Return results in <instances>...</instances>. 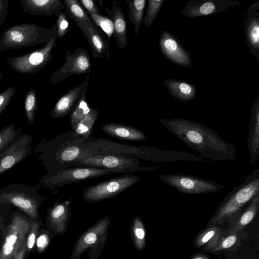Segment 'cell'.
Returning <instances> with one entry per match:
<instances>
[{"label": "cell", "instance_id": "obj_30", "mask_svg": "<svg viewBox=\"0 0 259 259\" xmlns=\"http://www.w3.org/2000/svg\"><path fill=\"white\" fill-rule=\"evenodd\" d=\"M99 110L91 107L89 113L71 131L75 137L88 138L92 133L94 125L99 117Z\"/></svg>", "mask_w": 259, "mask_h": 259}, {"label": "cell", "instance_id": "obj_19", "mask_svg": "<svg viewBox=\"0 0 259 259\" xmlns=\"http://www.w3.org/2000/svg\"><path fill=\"white\" fill-rule=\"evenodd\" d=\"M105 11L113 24V37L118 47L122 50L125 49L128 44L127 36V25L125 16L117 1H113L112 9L105 8Z\"/></svg>", "mask_w": 259, "mask_h": 259}, {"label": "cell", "instance_id": "obj_28", "mask_svg": "<svg viewBox=\"0 0 259 259\" xmlns=\"http://www.w3.org/2000/svg\"><path fill=\"white\" fill-rule=\"evenodd\" d=\"M196 236L193 241L195 248H203L208 251L219 239L228 234L227 230L215 226H207Z\"/></svg>", "mask_w": 259, "mask_h": 259}, {"label": "cell", "instance_id": "obj_27", "mask_svg": "<svg viewBox=\"0 0 259 259\" xmlns=\"http://www.w3.org/2000/svg\"><path fill=\"white\" fill-rule=\"evenodd\" d=\"M67 14L83 33L94 24L91 18L77 0H63Z\"/></svg>", "mask_w": 259, "mask_h": 259}, {"label": "cell", "instance_id": "obj_13", "mask_svg": "<svg viewBox=\"0 0 259 259\" xmlns=\"http://www.w3.org/2000/svg\"><path fill=\"white\" fill-rule=\"evenodd\" d=\"M240 3L231 0H191L186 4L182 13L189 18L201 17L226 12L230 7Z\"/></svg>", "mask_w": 259, "mask_h": 259}, {"label": "cell", "instance_id": "obj_2", "mask_svg": "<svg viewBox=\"0 0 259 259\" xmlns=\"http://www.w3.org/2000/svg\"><path fill=\"white\" fill-rule=\"evenodd\" d=\"M259 195V168L233 188L221 202L207 226L224 223L235 218Z\"/></svg>", "mask_w": 259, "mask_h": 259}, {"label": "cell", "instance_id": "obj_43", "mask_svg": "<svg viewBox=\"0 0 259 259\" xmlns=\"http://www.w3.org/2000/svg\"><path fill=\"white\" fill-rule=\"evenodd\" d=\"M9 0H0V26L5 22L8 16Z\"/></svg>", "mask_w": 259, "mask_h": 259}, {"label": "cell", "instance_id": "obj_7", "mask_svg": "<svg viewBox=\"0 0 259 259\" xmlns=\"http://www.w3.org/2000/svg\"><path fill=\"white\" fill-rule=\"evenodd\" d=\"M57 33L42 48L25 55L9 57L8 64L15 72L23 74L37 73L50 62L54 55L52 53L56 46Z\"/></svg>", "mask_w": 259, "mask_h": 259}, {"label": "cell", "instance_id": "obj_5", "mask_svg": "<svg viewBox=\"0 0 259 259\" xmlns=\"http://www.w3.org/2000/svg\"><path fill=\"white\" fill-rule=\"evenodd\" d=\"M110 224L107 214L86 230L75 243L70 259H80L87 250L88 259H98L107 242Z\"/></svg>", "mask_w": 259, "mask_h": 259}, {"label": "cell", "instance_id": "obj_12", "mask_svg": "<svg viewBox=\"0 0 259 259\" xmlns=\"http://www.w3.org/2000/svg\"><path fill=\"white\" fill-rule=\"evenodd\" d=\"M88 166L103 169H124L140 167V161L135 157L121 155H84L72 167Z\"/></svg>", "mask_w": 259, "mask_h": 259}, {"label": "cell", "instance_id": "obj_45", "mask_svg": "<svg viewBox=\"0 0 259 259\" xmlns=\"http://www.w3.org/2000/svg\"><path fill=\"white\" fill-rule=\"evenodd\" d=\"M259 9V1H257L255 3L250 5L249 8L247 10L245 16L252 14Z\"/></svg>", "mask_w": 259, "mask_h": 259}, {"label": "cell", "instance_id": "obj_6", "mask_svg": "<svg viewBox=\"0 0 259 259\" xmlns=\"http://www.w3.org/2000/svg\"><path fill=\"white\" fill-rule=\"evenodd\" d=\"M158 167L142 166L124 169H103L92 167H72L57 171L47 179L48 185L51 188L61 187L81 181L110 174L131 173L142 171H154Z\"/></svg>", "mask_w": 259, "mask_h": 259}, {"label": "cell", "instance_id": "obj_40", "mask_svg": "<svg viewBox=\"0 0 259 259\" xmlns=\"http://www.w3.org/2000/svg\"><path fill=\"white\" fill-rule=\"evenodd\" d=\"M38 230V224L36 222L31 223L28 235L26 240L27 251H29L33 248L36 242Z\"/></svg>", "mask_w": 259, "mask_h": 259}, {"label": "cell", "instance_id": "obj_11", "mask_svg": "<svg viewBox=\"0 0 259 259\" xmlns=\"http://www.w3.org/2000/svg\"><path fill=\"white\" fill-rule=\"evenodd\" d=\"M65 62L52 73L50 81L55 85L71 75L89 73L92 62L90 55L84 48H77L72 53L68 50L64 55Z\"/></svg>", "mask_w": 259, "mask_h": 259}, {"label": "cell", "instance_id": "obj_4", "mask_svg": "<svg viewBox=\"0 0 259 259\" xmlns=\"http://www.w3.org/2000/svg\"><path fill=\"white\" fill-rule=\"evenodd\" d=\"M70 131L58 135L51 143L47 153V164L51 175L72 167L83 153V142Z\"/></svg>", "mask_w": 259, "mask_h": 259}, {"label": "cell", "instance_id": "obj_15", "mask_svg": "<svg viewBox=\"0 0 259 259\" xmlns=\"http://www.w3.org/2000/svg\"><path fill=\"white\" fill-rule=\"evenodd\" d=\"M89 76L81 83L70 89L62 95L54 105L51 115L54 118H62L71 114L77 105L85 91L88 90Z\"/></svg>", "mask_w": 259, "mask_h": 259}, {"label": "cell", "instance_id": "obj_38", "mask_svg": "<svg viewBox=\"0 0 259 259\" xmlns=\"http://www.w3.org/2000/svg\"><path fill=\"white\" fill-rule=\"evenodd\" d=\"M57 25V38H63L66 34L68 27L69 22L66 14L61 11L55 23Z\"/></svg>", "mask_w": 259, "mask_h": 259}, {"label": "cell", "instance_id": "obj_36", "mask_svg": "<svg viewBox=\"0 0 259 259\" xmlns=\"http://www.w3.org/2000/svg\"><path fill=\"white\" fill-rule=\"evenodd\" d=\"M17 133L13 125H7L0 131V153L16 141L19 136Z\"/></svg>", "mask_w": 259, "mask_h": 259}, {"label": "cell", "instance_id": "obj_29", "mask_svg": "<svg viewBox=\"0 0 259 259\" xmlns=\"http://www.w3.org/2000/svg\"><path fill=\"white\" fill-rule=\"evenodd\" d=\"M248 235V233L243 230L227 234L221 237L208 252L215 253L223 251H235L247 238Z\"/></svg>", "mask_w": 259, "mask_h": 259}, {"label": "cell", "instance_id": "obj_14", "mask_svg": "<svg viewBox=\"0 0 259 259\" xmlns=\"http://www.w3.org/2000/svg\"><path fill=\"white\" fill-rule=\"evenodd\" d=\"M159 46L161 53L171 62L184 67H188L191 65L190 53L172 33L162 31L159 39Z\"/></svg>", "mask_w": 259, "mask_h": 259}, {"label": "cell", "instance_id": "obj_10", "mask_svg": "<svg viewBox=\"0 0 259 259\" xmlns=\"http://www.w3.org/2000/svg\"><path fill=\"white\" fill-rule=\"evenodd\" d=\"M31 223L22 215H14L0 249V259H13L20 250L28 233Z\"/></svg>", "mask_w": 259, "mask_h": 259}, {"label": "cell", "instance_id": "obj_25", "mask_svg": "<svg viewBox=\"0 0 259 259\" xmlns=\"http://www.w3.org/2000/svg\"><path fill=\"white\" fill-rule=\"evenodd\" d=\"M4 201L10 203L27 214L32 219L37 218L38 204L36 200L26 194L18 192H3Z\"/></svg>", "mask_w": 259, "mask_h": 259}, {"label": "cell", "instance_id": "obj_42", "mask_svg": "<svg viewBox=\"0 0 259 259\" xmlns=\"http://www.w3.org/2000/svg\"><path fill=\"white\" fill-rule=\"evenodd\" d=\"M50 242V237L47 233H43L37 238L36 247L39 252H42L48 246Z\"/></svg>", "mask_w": 259, "mask_h": 259}, {"label": "cell", "instance_id": "obj_18", "mask_svg": "<svg viewBox=\"0 0 259 259\" xmlns=\"http://www.w3.org/2000/svg\"><path fill=\"white\" fill-rule=\"evenodd\" d=\"M23 11L35 16L57 17L64 5L61 0H20Z\"/></svg>", "mask_w": 259, "mask_h": 259}, {"label": "cell", "instance_id": "obj_41", "mask_svg": "<svg viewBox=\"0 0 259 259\" xmlns=\"http://www.w3.org/2000/svg\"><path fill=\"white\" fill-rule=\"evenodd\" d=\"M79 2L87 10L89 14H93L103 16L95 1L92 0H80Z\"/></svg>", "mask_w": 259, "mask_h": 259}, {"label": "cell", "instance_id": "obj_39", "mask_svg": "<svg viewBox=\"0 0 259 259\" xmlns=\"http://www.w3.org/2000/svg\"><path fill=\"white\" fill-rule=\"evenodd\" d=\"M16 88L10 87L0 93V114L8 106L14 95Z\"/></svg>", "mask_w": 259, "mask_h": 259}, {"label": "cell", "instance_id": "obj_8", "mask_svg": "<svg viewBox=\"0 0 259 259\" xmlns=\"http://www.w3.org/2000/svg\"><path fill=\"white\" fill-rule=\"evenodd\" d=\"M138 177L127 174L102 182L85 188L83 199L88 202H98L116 197L136 184Z\"/></svg>", "mask_w": 259, "mask_h": 259}, {"label": "cell", "instance_id": "obj_23", "mask_svg": "<svg viewBox=\"0 0 259 259\" xmlns=\"http://www.w3.org/2000/svg\"><path fill=\"white\" fill-rule=\"evenodd\" d=\"M259 208V195L254 197L235 218L229 221L228 234L244 230L256 218Z\"/></svg>", "mask_w": 259, "mask_h": 259}, {"label": "cell", "instance_id": "obj_32", "mask_svg": "<svg viewBox=\"0 0 259 259\" xmlns=\"http://www.w3.org/2000/svg\"><path fill=\"white\" fill-rule=\"evenodd\" d=\"M130 231L135 247L139 251L143 250L146 245V232L144 224L140 217L136 216L133 219Z\"/></svg>", "mask_w": 259, "mask_h": 259}, {"label": "cell", "instance_id": "obj_3", "mask_svg": "<svg viewBox=\"0 0 259 259\" xmlns=\"http://www.w3.org/2000/svg\"><path fill=\"white\" fill-rule=\"evenodd\" d=\"M57 33L56 23L50 28L34 23L15 24L2 33L0 37V52L45 45Z\"/></svg>", "mask_w": 259, "mask_h": 259}, {"label": "cell", "instance_id": "obj_21", "mask_svg": "<svg viewBox=\"0 0 259 259\" xmlns=\"http://www.w3.org/2000/svg\"><path fill=\"white\" fill-rule=\"evenodd\" d=\"M101 129L109 136L121 140L143 142L148 140L147 136L141 131L120 123H105L101 126Z\"/></svg>", "mask_w": 259, "mask_h": 259}, {"label": "cell", "instance_id": "obj_16", "mask_svg": "<svg viewBox=\"0 0 259 259\" xmlns=\"http://www.w3.org/2000/svg\"><path fill=\"white\" fill-rule=\"evenodd\" d=\"M29 135H23L0 153V175L21 161L30 151Z\"/></svg>", "mask_w": 259, "mask_h": 259}, {"label": "cell", "instance_id": "obj_37", "mask_svg": "<svg viewBox=\"0 0 259 259\" xmlns=\"http://www.w3.org/2000/svg\"><path fill=\"white\" fill-rule=\"evenodd\" d=\"M89 15L90 18L95 23V25L99 28H101L106 33L108 37V45L109 46L110 39L114 32L113 24L112 21L104 16L93 14Z\"/></svg>", "mask_w": 259, "mask_h": 259}, {"label": "cell", "instance_id": "obj_34", "mask_svg": "<svg viewBox=\"0 0 259 259\" xmlns=\"http://www.w3.org/2000/svg\"><path fill=\"white\" fill-rule=\"evenodd\" d=\"M37 98L35 91L29 89L26 93L24 100V109L28 121L32 124L37 108Z\"/></svg>", "mask_w": 259, "mask_h": 259}, {"label": "cell", "instance_id": "obj_17", "mask_svg": "<svg viewBox=\"0 0 259 259\" xmlns=\"http://www.w3.org/2000/svg\"><path fill=\"white\" fill-rule=\"evenodd\" d=\"M72 200L57 202L50 209L48 223L55 234L63 235L66 232L71 220Z\"/></svg>", "mask_w": 259, "mask_h": 259}, {"label": "cell", "instance_id": "obj_24", "mask_svg": "<svg viewBox=\"0 0 259 259\" xmlns=\"http://www.w3.org/2000/svg\"><path fill=\"white\" fill-rule=\"evenodd\" d=\"M83 34L90 47L93 58L106 56L110 58L107 40L98 27L94 23L93 26Z\"/></svg>", "mask_w": 259, "mask_h": 259}, {"label": "cell", "instance_id": "obj_44", "mask_svg": "<svg viewBox=\"0 0 259 259\" xmlns=\"http://www.w3.org/2000/svg\"><path fill=\"white\" fill-rule=\"evenodd\" d=\"M27 251L26 240L22 247L13 259H24Z\"/></svg>", "mask_w": 259, "mask_h": 259}, {"label": "cell", "instance_id": "obj_9", "mask_svg": "<svg viewBox=\"0 0 259 259\" xmlns=\"http://www.w3.org/2000/svg\"><path fill=\"white\" fill-rule=\"evenodd\" d=\"M161 181L186 194L215 193L224 186L218 183L186 174H167L158 177Z\"/></svg>", "mask_w": 259, "mask_h": 259}, {"label": "cell", "instance_id": "obj_20", "mask_svg": "<svg viewBox=\"0 0 259 259\" xmlns=\"http://www.w3.org/2000/svg\"><path fill=\"white\" fill-rule=\"evenodd\" d=\"M247 146L250 154V162L253 165L259 156V94L253 104L249 122Z\"/></svg>", "mask_w": 259, "mask_h": 259}, {"label": "cell", "instance_id": "obj_46", "mask_svg": "<svg viewBox=\"0 0 259 259\" xmlns=\"http://www.w3.org/2000/svg\"><path fill=\"white\" fill-rule=\"evenodd\" d=\"M189 259H211L208 255L204 253H197L193 255Z\"/></svg>", "mask_w": 259, "mask_h": 259}, {"label": "cell", "instance_id": "obj_26", "mask_svg": "<svg viewBox=\"0 0 259 259\" xmlns=\"http://www.w3.org/2000/svg\"><path fill=\"white\" fill-rule=\"evenodd\" d=\"M164 84L175 99L182 102L192 100L197 93L193 84L183 80L166 79Z\"/></svg>", "mask_w": 259, "mask_h": 259}, {"label": "cell", "instance_id": "obj_1", "mask_svg": "<svg viewBox=\"0 0 259 259\" xmlns=\"http://www.w3.org/2000/svg\"><path fill=\"white\" fill-rule=\"evenodd\" d=\"M171 134L190 148L200 153V157L214 161L235 160L237 158L234 145L221 138L212 130L202 124L180 118L160 119Z\"/></svg>", "mask_w": 259, "mask_h": 259}, {"label": "cell", "instance_id": "obj_35", "mask_svg": "<svg viewBox=\"0 0 259 259\" xmlns=\"http://www.w3.org/2000/svg\"><path fill=\"white\" fill-rule=\"evenodd\" d=\"M164 0H149L146 14L143 18L145 28L149 27L157 17Z\"/></svg>", "mask_w": 259, "mask_h": 259}, {"label": "cell", "instance_id": "obj_22", "mask_svg": "<svg viewBox=\"0 0 259 259\" xmlns=\"http://www.w3.org/2000/svg\"><path fill=\"white\" fill-rule=\"evenodd\" d=\"M243 29L249 52L259 62V12L256 11L245 16Z\"/></svg>", "mask_w": 259, "mask_h": 259}, {"label": "cell", "instance_id": "obj_31", "mask_svg": "<svg viewBox=\"0 0 259 259\" xmlns=\"http://www.w3.org/2000/svg\"><path fill=\"white\" fill-rule=\"evenodd\" d=\"M126 2L128 9V18L134 25L135 35L137 36L143 21L147 1L146 0H126Z\"/></svg>", "mask_w": 259, "mask_h": 259}, {"label": "cell", "instance_id": "obj_33", "mask_svg": "<svg viewBox=\"0 0 259 259\" xmlns=\"http://www.w3.org/2000/svg\"><path fill=\"white\" fill-rule=\"evenodd\" d=\"M87 91L83 93L76 106L69 115V121L71 130L89 113L91 107H89L87 101Z\"/></svg>", "mask_w": 259, "mask_h": 259}, {"label": "cell", "instance_id": "obj_47", "mask_svg": "<svg viewBox=\"0 0 259 259\" xmlns=\"http://www.w3.org/2000/svg\"><path fill=\"white\" fill-rule=\"evenodd\" d=\"M3 76V73L1 71H0V79H1L2 78Z\"/></svg>", "mask_w": 259, "mask_h": 259}]
</instances>
